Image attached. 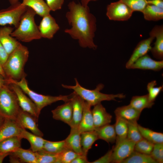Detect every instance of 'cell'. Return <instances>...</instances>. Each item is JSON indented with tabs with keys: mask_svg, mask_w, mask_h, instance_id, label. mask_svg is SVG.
I'll use <instances>...</instances> for the list:
<instances>
[{
	"mask_svg": "<svg viewBox=\"0 0 163 163\" xmlns=\"http://www.w3.org/2000/svg\"><path fill=\"white\" fill-rule=\"evenodd\" d=\"M68 7L69 11L66 17L72 27L65 29V32L78 40L81 47L96 50L97 46L94 43V38L96 30V18L90 13L88 5L84 6L80 3L72 1Z\"/></svg>",
	"mask_w": 163,
	"mask_h": 163,
	"instance_id": "1",
	"label": "cell"
},
{
	"mask_svg": "<svg viewBox=\"0 0 163 163\" xmlns=\"http://www.w3.org/2000/svg\"><path fill=\"white\" fill-rule=\"evenodd\" d=\"M29 51L27 47L20 43L9 55L2 67L6 79L19 81L26 74L24 70Z\"/></svg>",
	"mask_w": 163,
	"mask_h": 163,
	"instance_id": "2",
	"label": "cell"
},
{
	"mask_svg": "<svg viewBox=\"0 0 163 163\" xmlns=\"http://www.w3.org/2000/svg\"><path fill=\"white\" fill-rule=\"evenodd\" d=\"M36 14L33 9L27 7L21 18L18 26L12 31L11 36L24 42L41 39V36L34 20Z\"/></svg>",
	"mask_w": 163,
	"mask_h": 163,
	"instance_id": "3",
	"label": "cell"
},
{
	"mask_svg": "<svg viewBox=\"0 0 163 163\" xmlns=\"http://www.w3.org/2000/svg\"><path fill=\"white\" fill-rule=\"evenodd\" d=\"M75 85L74 86L62 85L63 87L65 88L72 89L74 92L87 102L91 107L101 103L103 101H116V98H124L126 95L123 93L117 94H107L100 92L104 85L102 84H99L93 90H90L81 86L77 79L75 78Z\"/></svg>",
	"mask_w": 163,
	"mask_h": 163,
	"instance_id": "4",
	"label": "cell"
},
{
	"mask_svg": "<svg viewBox=\"0 0 163 163\" xmlns=\"http://www.w3.org/2000/svg\"><path fill=\"white\" fill-rule=\"evenodd\" d=\"M7 84L12 83L17 84L27 94L36 105L38 114L40 115L41 110L45 107L57 101H62L66 102L70 101L73 95L72 93L68 95H60L53 96L46 95L37 93L31 90L29 87L25 77L19 81L11 79H5Z\"/></svg>",
	"mask_w": 163,
	"mask_h": 163,
	"instance_id": "5",
	"label": "cell"
},
{
	"mask_svg": "<svg viewBox=\"0 0 163 163\" xmlns=\"http://www.w3.org/2000/svg\"><path fill=\"white\" fill-rule=\"evenodd\" d=\"M21 109L15 93L6 83L0 88V115L15 120Z\"/></svg>",
	"mask_w": 163,
	"mask_h": 163,
	"instance_id": "6",
	"label": "cell"
},
{
	"mask_svg": "<svg viewBox=\"0 0 163 163\" xmlns=\"http://www.w3.org/2000/svg\"><path fill=\"white\" fill-rule=\"evenodd\" d=\"M27 7L18 2L8 8L0 11V26L13 25L16 28Z\"/></svg>",
	"mask_w": 163,
	"mask_h": 163,
	"instance_id": "7",
	"label": "cell"
},
{
	"mask_svg": "<svg viewBox=\"0 0 163 163\" xmlns=\"http://www.w3.org/2000/svg\"><path fill=\"white\" fill-rule=\"evenodd\" d=\"M133 12L129 7L120 0L111 3L107 7L106 15L111 20L127 21L131 17Z\"/></svg>",
	"mask_w": 163,
	"mask_h": 163,
	"instance_id": "8",
	"label": "cell"
},
{
	"mask_svg": "<svg viewBox=\"0 0 163 163\" xmlns=\"http://www.w3.org/2000/svg\"><path fill=\"white\" fill-rule=\"evenodd\" d=\"M8 84L15 93L21 109L38 120L40 115L34 103L25 95V93L18 85L12 83Z\"/></svg>",
	"mask_w": 163,
	"mask_h": 163,
	"instance_id": "9",
	"label": "cell"
},
{
	"mask_svg": "<svg viewBox=\"0 0 163 163\" xmlns=\"http://www.w3.org/2000/svg\"><path fill=\"white\" fill-rule=\"evenodd\" d=\"M135 143L127 138L113 147L112 163H121L134 150Z\"/></svg>",
	"mask_w": 163,
	"mask_h": 163,
	"instance_id": "10",
	"label": "cell"
},
{
	"mask_svg": "<svg viewBox=\"0 0 163 163\" xmlns=\"http://www.w3.org/2000/svg\"><path fill=\"white\" fill-rule=\"evenodd\" d=\"M15 120L22 128L28 129L33 133L37 136L42 137L43 136V133L38 127V120L21 109Z\"/></svg>",
	"mask_w": 163,
	"mask_h": 163,
	"instance_id": "11",
	"label": "cell"
},
{
	"mask_svg": "<svg viewBox=\"0 0 163 163\" xmlns=\"http://www.w3.org/2000/svg\"><path fill=\"white\" fill-rule=\"evenodd\" d=\"M42 37L51 39L59 29L55 19L49 14L43 17L38 26Z\"/></svg>",
	"mask_w": 163,
	"mask_h": 163,
	"instance_id": "12",
	"label": "cell"
},
{
	"mask_svg": "<svg viewBox=\"0 0 163 163\" xmlns=\"http://www.w3.org/2000/svg\"><path fill=\"white\" fill-rule=\"evenodd\" d=\"M149 36L154 37L156 40L154 46L150 50L153 56L159 60L163 59V26H155L149 33Z\"/></svg>",
	"mask_w": 163,
	"mask_h": 163,
	"instance_id": "13",
	"label": "cell"
},
{
	"mask_svg": "<svg viewBox=\"0 0 163 163\" xmlns=\"http://www.w3.org/2000/svg\"><path fill=\"white\" fill-rule=\"evenodd\" d=\"M163 68V60H154L146 54L135 61L129 69H139L159 71Z\"/></svg>",
	"mask_w": 163,
	"mask_h": 163,
	"instance_id": "14",
	"label": "cell"
},
{
	"mask_svg": "<svg viewBox=\"0 0 163 163\" xmlns=\"http://www.w3.org/2000/svg\"><path fill=\"white\" fill-rule=\"evenodd\" d=\"M23 129L15 120L5 119L0 126V142L11 136L20 137Z\"/></svg>",
	"mask_w": 163,
	"mask_h": 163,
	"instance_id": "15",
	"label": "cell"
},
{
	"mask_svg": "<svg viewBox=\"0 0 163 163\" xmlns=\"http://www.w3.org/2000/svg\"><path fill=\"white\" fill-rule=\"evenodd\" d=\"M155 38L149 36L140 41L137 45L131 55L126 64V67L129 69L132 65L137 59L147 54L152 47L151 44Z\"/></svg>",
	"mask_w": 163,
	"mask_h": 163,
	"instance_id": "16",
	"label": "cell"
},
{
	"mask_svg": "<svg viewBox=\"0 0 163 163\" xmlns=\"http://www.w3.org/2000/svg\"><path fill=\"white\" fill-rule=\"evenodd\" d=\"M13 30V28L10 27H0V42L8 55L20 43L15 38L11 36Z\"/></svg>",
	"mask_w": 163,
	"mask_h": 163,
	"instance_id": "17",
	"label": "cell"
},
{
	"mask_svg": "<svg viewBox=\"0 0 163 163\" xmlns=\"http://www.w3.org/2000/svg\"><path fill=\"white\" fill-rule=\"evenodd\" d=\"M71 100L72 107V118L69 125L71 128H78L83 115L84 101L74 91Z\"/></svg>",
	"mask_w": 163,
	"mask_h": 163,
	"instance_id": "18",
	"label": "cell"
},
{
	"mask_svg": "<svg viewBox=\"0 0 163 163\" xmlns=\"http://www.w3.org/2000/svg\"><path fill=\"white\" fill-rule=\"evenodd\" d=\"M91 111L95 129L111 122L112 116L107 112L101 103L94 106Z\"/></svg>",
	"mask_w": 163,
	"mask_h": 163,
	"instance_id": "19",
	"label": "cell"
},
{
	"mask_svg": "<svg viewBox=\"0 0 163 163\" xmlns=\"http://www.w3.org/2000/svg\"><path fill=\"white\" fill-rule=\"evenodd\" d=\"M53 117L55 120L61 121L70 124L72 116V107L71 101L57 107L51 111Z\"/></svg>",
	"mask_w": 163,
	"mask_h": 163,
	"instance_id": "20",
	"label": "cell"
},
{
	"mask_svg": "<svg viewBox=\"0 0 163 163\" xmlns=\"http://www.w3.org/2000/svg\"><path fill=\"white\" fill-rule=\"evenodd\" d=\"M91 106L84 101L83 115L78 129L81 133L93 132L95 129Z\"/></svg>",
	"mask_w": 163,
	"mask_h": 163,
	"instance_id": "21",
	"label": "cell"
},
{
	"mask_svg": "<svg viewBox=\"0 0 163 163\" xmlns=\"http://www.w3.org/2000/svg\"><path fill=\"white\" fill-rule=\"evenodd\" d=\"M141 112L129 104L118 107L114 111L116 116L131 122H137Z\"/></svg>",
	"mask_w": 163,
	"mask_h": 163,
	"instance_id": "22",
	"label": "cell"
},
{
	"mask_svg": "<svg viewBox=\"0 0 163 163\" xmlns=\"http://www.w3.org/2000/svg\"><path fill=\"white\" fill-rule=\"evenodd\" d=\"M81 134L78 127L71 128L69 135L64 140L68 148L79 154L82 155L81 145Z\"/></svg>",
	"mask_w": 163,
	"mask_h": 163,
	"instance_id": "23",
	"label": "cell"
},
{
	"mask_svg": "<svg viewBox=\"0 0 163 163\" xmlns=\"http://www.w3.org/2000/svg\"><path fill=\"white\" fill-rule=\"evenodd\" d=\"M20 137L24 138L28 141L30 145V149L36 152L43 149L46 140L42 137L36 135L26 131L23 128L21 131Z\"/></svg>",
	"mask_w": 163,
	"mask_h": 163,
	"instance_id": "24",
	"label": "cell"
},
{
	"mask_svg": "<svg viewBox=\"0 0 163 163\" xmlns=\"http://www.w3.org/2000/svg\"><path fill=\"white\" fill-rule=\"evenodd\" d=\"M94 132L98 139L108 143H114L116 139V134L114 125L108 124L95 129Z\"/></svg>",
	"mask_w": 163,
	"mask_h": 163,
	"instance_id": "25",
	"label": "cell"
},
{
	"mask_svg": "<svg viewBox=\"0 0 163 163\" xmlns=\"http://www.w3.org/2000/svg\"><path fill=\"white\" fill-rule=\"evenodd\" d=\"M21 3L31 8L36 14L42 17L50 14L51 10L43 0H22Z\"/></svg>",
	"mask_w": 163,
	"mask_h": 163,
	"instance_id": "26",
	"label": "cell"
},
{
	"mask_svg": "<svg viewBox=\"0 0 163 163\" xmlns=\"http://www.w3.org/2000/svg\"><path fill=\"white\" fill-rule=\"evenodd\" d=\"M142 13L144 18L148 21H157L163 19V8L147 4Z\"/></svg>",
	"mask_w": 163,
	"mask_h": 163,
	"instance_id": "27",
	"label": "cell"
},
{
	"mask_svg": "<svg viewBox=\"0 0 163 163\" xmlns=\"http://www.w3.org/2000/svg\"><path fill=\"white\" fill-rule=\"evenodd\" d=\"M22 139L18 136L7 138L0 142V154L12 152L21 147Z\"/></svg>",
	"mask_w": 163,
	"mask_h": 163,
	"instance_id": "28",
	"label": "cell"
},
{
	"mask_svg": "<svg viewBox=\"0 0 163 163\" xmlns=\"http://www.w3.org/2000/svg\"><path fill=\"white\" fill-rule=\"evenodd\" d=\"M10 155L17 158L21 163H37L36 152L30 149H26L20 147Z\"/></svg>",
	"mask_w": 163,
	"mask_h": 163,
	"instance_id": "29",
	"label": "cell"
},
{
	"mask_svg": "<svg viewBox=\"0 0 163 163\" xmlns=\"http://www.w3.org/2000/svg\"><path fill=\"white\" fill-rule=\"evenodd\" d=\"M98 138L95 132H84L81 134V145L82 155L87 156L89 150Z\"/></svg>",
	"mask_w": 163,
	"mask_h": 163,
	"instance_id": "30",
	"label": "cell"
},
{
	"mask_svg": "<svg viewBox=\"0 0 163 163\" xmlns=\"http://www.w3.org/2000/svg\"><path fill=\"white\" fill-rule=\"evenodd\" d=\"M154 102L151 101L148 94L142 96H133L130 101L129 105L133 107L141 112L144 109L151 108Z\"/></svg>",
	"mask_w": 163,
	"mask_h": 163,
	"instance_id": "31",
	"label": "cell"
},
{
	"mask_svg": "<svg viewBox=\"0 0 163 163\" xmlns=\"http://www.w3.org/2000/svg\"><path fill=\"white\" fill-rule=\"evenodd\" d=\"M114 126L116 136V145L127 138V122L121 117L116 116V122Z\"/></svg>",
	"mask_w": 163,
	"mask_h": 163,
	"instance_id": "32",
	"label": "cell"
},
{
	"mask_svg": "<svg viewBox=\"0 0 163 163\" xmlns=\"http://www.w3.org/2000/svg\"><path fill=\"white\" fill-rule=\"evenodd\" d=\"M138 127L143 138L154 143H163V134L154 131L138 124Z\"/></svg>",
	"mask_w": 163,
	"mask_h": 163,
	"instance_id": "33",
	"label": "cell"
},
{
	"mask_svg": "<svg viewBox=\"0 0 163 163\" xmlns=\"http://www.w3.org/2000/svg\"><path fill=\"white\" fill-rule=\"evenodd\" d=\"M121 163H157L150 155L139 152L134 150Z\"/></svg>",
	"mask_w": 163,
	"mask_h": 163,
	"instance_id": "34",
	"label": "cell"
},
{
	"mask_svg": "<svg viewBox=\"0 0 163 163\" xmlns=\"http://www.w3.org/2000/svg\"><path fill=\"white\" fill-rule=\"evenodd\" d=\"M67 148L65 140L53 142L46 140L42 150L48 152L58 154Z\"/></svg>",
	"mask_w": 163,
	"mask_h": 163,
	"instance_id": "35",
	"label": "cell"
},
{
	"mask_svg": "<svg viewBox=\"0 0 163 163\" xmlns=\"http://www.w3.org/2000/svg\"><path fill=\"white\" fill-rule=\"evenodd\" d=\"M128 131L127 138L135 143L143 138L138 127L137 122H127Z\"/></svg>",
	"mask_w": 163,
	"mask_h": 163,
	"instance_id": "36",
	"label": "cell"
},
{
	"mask_svg": "<svg viewBox=\"0 0 163 163\" xmlns=\"http://www.w3.org/2000/svg\"><path fill=\"white\" fill-rule=\"evenodd\" d=\"M154 144L143 138L135 143L134 150L143 154L150 155Z\"/></svg>",
	"mask_w": 163,
	"mask_h": 163,
	"instance_id": "37",
	"label": "cell"
},
{
	"mask_svg": "<svg viewBox=\"0 0 163 163\" xmlns=\"http://www.w3.org/2000/svg\"><path fill=\"white\" fill-rule=\"evenodd\" d=\"M81 155L69 149H66L58 154L56 163H71L76 158Z\"/></svg>",
	"mask_w": 163,
	"mask_h": 163,
	"instance_id": "38",
	"label": "cell"
},
{
	"mask_svg": "<svg viewBox=\"0 0 163 163\" xmlns=\"http://www.w3.org/2000/svg\"><path fill=\"white\" fill-rule=\"evenodd\" d=\"M37 163H56L58 154L48 152L42 150L36 152Z\"/></svg>",
	"mask_w": 163,
	"mask_h": 163,
	"instance_id": "39",
	"label": "cell"
},
{
	"mask_svg": "<svg viewBox=\"0 0 163 163\" xmlns=\"http://www.w3.org/2000/svg\"><path fill=\"white\" fill-rule=\"evenodd\" d=\"M156 81H152L149 82L147 86L148 92V95L149 100L154 102L155 99L163 89V86L156 87Z\"/></svg>",
	"mask_w": 163,
	"mask_h": 163,
	"instance_id": "40",
	"label": "cell"
},
{
	"mask_svg": "<svg viewBox=\"0 0 163 163\" xmlns=\"http://www.w3.org/2000/svg\"><path fill=\"white\" fill-rule=\"evenodd\" d=\"M129 7L133 11L142 12L147 3L146 0H120Z\"/></svg>",
	"mask_w": 163,
	"mask_h": 163,
	"instance_id": "41",
	"label": "cell"
},
{
	"mask_svg": "<svg viewBox=\"0 0 163 163\" xmlns=\"http://www.w3.org/2000/svg\"><path fill=\"white\" fill-rule=\"evenodd\" d=\"M150 155L157 163H162L163 143L154 144Z\"/></svg>",
	"mask_w": 163,
	"mask_h": 163,
	"instance_id": "42",
	"label": "cell"
},
{
	"mask_svg": "<svg viewBox=\"0 0 163 163\" xmlns=\"http://www.w3.org/2000/svg\"><path fill=\"white\" fill-rule=\"evenodd\" d=\"M46 0L50 10L53 11L61 9L64 2V0Z\"/></svg>",
	"mask_w": 163,
	"mask_h": 163,
	"instance_id": "43",
	"label": "cell"
},
{
	"mask_svg": "<svg viewBox=\"0 0 163 163\" xmlns=\"http://www.w3.org/2000/svg\"><path fill=\"white\" fill-rule=\"evenodd\" d=\"M113 152V148L109 150L103 156L98 159L92 162L91 163H109L112 162V156Z\"/></svg>",
	"mask_w": 163,
	"mask_h": 163,
	"instance_id": "44",
	"label": "cell"
},
{
	"mask_svg": "<svg viewBox=\"0 0 163 163\" xmlns=\"http://www.w3.org/2000/svg\"><path fill=\"white\" fill-rule=\"evenodd\" d=\"M8 56L5 49L0 42V64L2 66L6 61Z\"/></svg>",
	"mask_w": 163,
	"mask_h": 163,
	"instance_id": "45",
	"label": "cell"
},
{
	"mask_svg": "<svg viewBox=\"0 0 163 163\" xmlns=\"http://www.w3.org/2000/svg\"><path fill=\"white\" fill-rule=\"evenodd\" d=\"M87 156L81 155L74 159L71 163H89Z\"/></svg>",
	"mask_w": 163,
	"mask_h": 163,
	"instance_id": "46",
	"label": "cell"
},
{
	"mask_svg": "<svg viewBox=\"0 0 163 163\" xmlns=\"http://www.w3.org/2000/svg\"><path fill=\"white\" fill-rule=\"evenodd\" d=\"M147 4H150L163 8V0H146Z\"/></svg>",
	"mask_w": 163,
	"mask_h": 163,
	"instance_id": "47",
	"label": "cell"
},
{
	"mask_svg": "<svg viewBox=\"0 0 163 163\" xmlns=\"http://www.w3.org/2000/svg\"><path fill=\"white\" fill-rule=\"evenodd\" d=\"M9 162L10 163H21L20 160L16 157L11 155H9Z\"/></svg>",
	"mask_w": 163,
	"mask_h": 163,
	"instance_id": "48",
	"label": "cell"
},
{
	"mask_svg": "<svg viewBox=\"0 0 163 163\" xmlns=\"http://www.w3.org/2000/svg\"><path fill=\"white\" fill-rule=\"evenodd\" d=\"M6 83L5 78L0 73V88Z\"/></svg>",
	"mask_w": 163,
	"mask_h": 163,
	"instance_id": "49",
	"label": "cell"
},
{
	"mask_svg": "<svg viewBox=\"0 0 163 163\" xmlns=\"http://www.w3.org/2000/svg\"><path fill=\"white\" fill-rule=\"evenodd\" d=\"M10 153H5L0 154V163H2L5 158L8 155H9Z\"/></svg>",
	"mask_w": 163,
	"mask_h": 163,
	"instance_id": "50",
	"label": "cell"
},
{
	"mask_svg": "<svg viewBox=\"0 0 163 163\" xmlns=\"http://www.w3.org/2000/svg\"><path fill=\"white\" fill-rule=\"evenodd\" d=\"M98 0H81V2L82 5L84 6H86L88 5V3L90 1H96Z\"/></svg>",
	"mask_w": 163,
	"mask_h": 163,
	"instance_id": "51",
	"label": "cell"
},
{
	"mask_svg": "<svg viewBox=\"0 0 163 163\" xmlns=\"http://www.w3.org/2000/svg\"><path fill=\"white\" fill-rule=\"evenodd\" d=\"M0 73L6 79V76L3 70L2 67L1 65L0 64Z\"/></svg>",
	"mask_w": 163,
	"mask_h": 163,
	"instance_id": "52",
	"label": "cell"
},
{
	"mask_svg": "<svg viewBox=\"0 0 163 163\" xmlns=\"http://www.w3.org/2000/svg\"><path fill=\"white\" fill-rule=\"evenodd\" d=\"M11 5L14 4L19 2V0H8Z\"/></svg>",
	"mask_w": 163,
	"mask_h": 163,
	"instance_id": "53",
	"label": "cell"
},
{
	"mask_svg": "<svg viewBox=\"0 0 163 163\" xmlns=\"http://www.w3.org/2000/svg\"><path fill=\"white\" fill-rule=\"evenodd\" d=\"M5 118L0 115V126L4 121Z\"/></svg>",
	"mask_w": 163,
	"mask_h": 163,
	"instance_id": "54",
	"label": "cell"
},
{
	"mask_svg": "<svg viewBox=\"0 0 163 163\" xmlns=\"http://www.w3.org/2000/svg\"></svg>",
	"mask_w": 163,
	"mask_h": 163,
	"instance_id": "55",
	"label": "cell"
}]
</instances>
